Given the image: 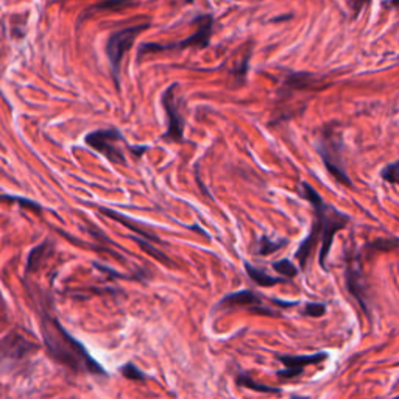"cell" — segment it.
Segmentation results:
<instances>
[{
  "label": "cell",
  "mask_w": 399,
  "mask_h": 399,
  "mask_svg": "<svg viewBox=\"0 0 399 399\" xmlns=\"http://www.w3.org/2000/svg\"><path fill=\"white\" fill-rule=\"evenodd\" d=\"M287 19H292V14H284V16L275 18V19H272V20H273V22H280V20H287Z\"/></svg>",
  "instance_id": "obj_28"
},
{
  "label": "cell",
  "mask_w": 399,
  "mask_h": 399,
  "mask_svg": "<svg viewBox=\"0 0 399 399\" xmlns=\"http://www.w3.org/2000/svg\"><path fill=\"white\" fill-rule=\"evenodd\" d=\"M393 399H398V398H393Z\"/></svg>",
  "instance_id": "obj_29"
},
{
  "label": "cell",
  "mask_w": 399,
  "mask_h": 399,
  "mask_svg": "<svg viewBox=\"0 0 399 399\" xmlns=\"http://www.w3.org/2000/svg\"><path fill=\"white\" fill-rule=\"evenodd\" d=\"M136 2H117V0H112V2H103V4H96L89 6L83 11V14L78 19V25H80L84 19L88 16H91L94 11H120V10H126V8H131V6H136Z\"/></svg>",
  "instance_id": "obj_17"
},
{
  "label": "cell",
  "mask_w": 399,
  "mask_h": 399,
  "mask_svg": "<svg viewBox=\"0 0 399 399\" xmlns=\"http://www.w3.org/2000/svg\"><path fill=\"white\" fill-rule=\"evenodd\" d=\"M147 28H150L148 22L120 28V30L111 33L108 41H106V56H108L111 75L117 89L120 88V70H122L124 56L133 47L139 34L145 32Z\"/></svg>",
  "instance_id": "obj_5"
},
{
  "label": "cell",
  "mask_w": 399,
  "mask_h": 399,
  "mask_svg": "<svg viewBox=\"0 0 399 399\" xmlns=\"http://www.w3.org/2000/svg\"><path fill=\"white\" fill-rule=\"evenodd\" d=\"M194 24L197 25L195 33H192L189 38L183 39L180 42H170V44H159V42H144L138 47V56L136 60L140 61L142 56L148 53H159V52H169V50H186L189 47L197 48H206L211 44V37L214 32V16L211 13L198 14L194 19Z\"/></svg>",
  "instance_id": "obj_4"
},
{
  "label": "cell",
  "mask_w": 399,
  "mask_h": 399,
  "mask_svg": "<svg viewBox=\"0 0 399 399\" xmlns=\"http://www.w3.org/2000/svg\"><path fill=\"white\" fill-rule=\"evenodd\" d=\"M236 384L239 387H244V388H249V390H254V391H259V393H275V395H280L281 390L280 388H273V387H268V386H263V384H258L256 382L251 376L249 374H239L236 376Z\"/></svg>",
  "instance_id": "obj_19"
},
{
  "label": "cell",
  "mask_w": 399,
  "mask_h": 399,
  "mask_svg": "<svg viewBox=\"0 0 399 399\" xmlns=\"http://www.w3.org/2000/svg\"><path fill=\"white\" fill-rule=\"evenodd\" d=\"M320 240V230H318V225L317 222H313L312 223V228H310V231L308 234V237H306L303 242H301V245L298 247V251H296V259L299 262V268L304 270L308 268V263L310 261V256H312V251H313V248H315L317 245V242Z\"/></svg>",
  "instance_id": "obj_13"
},
{
  "label": "cell",
  "mask_w": 399,
  "mask_h": 399,
  "mask_svg": "<svg viewBox=\"0 0 399 399\" xmlns=\"http://www.w3.org/2000/svg\"><path fill=\"white\" fill-rule=\"evenodd\" d=\"M249 58H251V50H249V52H247V55L244 56V60H242V61H240V66H237L236 69H234V70H233L234 77H242V78H245V77H247Z\"/></svg>",
  "instance_id": "obj_26"
},
{
  "label": "cell",
  "mask_w": 399,
  "mask_h": 399,
  "mask_svg": "<svg viewBox=\"0 0 399 399\" xmlns=\"http://www.w3.org/2000/svg\"><path fill=\"white\" fill-rule=\"evenodd\" d=\"M53 251V245L50 240H44L41 245L34 247L30 254H28L27 259V273L30 272H37V270L41 267V263L44 262L50 254Z\"/></svg>",
  "instance_id": "obj_16"
},
{
  "label": "cell",
  "mask_w": 399,
  "mask_h": 399,
  "mask_svg": "<svg viewBox=\"0 0 399 399\" xmlns=\"http://www.w3.org/2000/svg\"><path fill=\"white\" fill-rule=\"evenodd\" d=\"M398 166H399L398 161H395V162H391V164H388V166L384 167L382 172H381L382 180L390 183L391 186H396V184H398Z\"/></svg>",
  "instance_id": "obj_23"
},
{
  "label": "cell",
  "mask_w": 399,
  "mask_h": 399,
  "mask_svg": "<svg viewBox=\"0 0 399 399\" xmlns=\"http://www.w3.org/2000/svg\"><path fill=\"white\" fill-rule=\"evenodd\" d=\"M301 195L308 200L312 204L313 211H315V222L320 230V242H322V245H320L318 262L320 267H322L325 272H327V258H329L331 248L334 244V236H336L339 231L344 230L351 218L337 208H334L332 204L326 203L322 195H320L309 183H301Z\"/></svg>",
  "instance_id": "obj_2"
},
{
  "label": "cell",
  "mask_w": 399,
  "mask_h": 399,
  "mask_svg": "<svg viewBox=\"0 0 399 399\" xmlns=\"http://www.w3.org/2000/svg\"><path fill=\"white\" fill-rule=\"evenodd\" d=\"M41 332L50 358L75 373L105 374L102 365L92 359L80 341L64 329L63 325L46 310L41 312Z\"/></svg>",
  "instance_id": "obj_1"
},
{
  "label": "cell",
  "mask_w": 399,
  "mask_h": 399,
  "mask_svg": "<svg viewBox=\"0 0 399 399\" xmlns=\"http://www.w3.org/2000/svg\"><path fill=\"white\" fill-rule=\"evenodd\" d=\"M120 373H122L126 379H130V381H145V374L142 373L140 369L131 362L120 368Z\"/></svg>",
  "instance_id": "obj_22"
},
{
  "label": "cell",
  "mask_w": 399,
  "mask_h": 399,
  "mask_svg": "<svg viewBox=\"0 0 399 399\" xmlns=\"http://www.w3.org/2000/svg\"><path fill=\"white\" fill-rule=\"evenodd\" d=\"M317 152L322 158L325 167L327 169V172L331 174L334 180H337V183L344 184L345 188H353L354 184L351 181V178L348 175L345 156H344V138H341L340 128L336 124H326L322 128V133L315 142Z\"/></svg>",
  "instance_id": "obj_3"
},
{
  "label": "cell",
  "mask_w": 399,
  "mask_h": 399,
  "mask_svg": "<svg viewBox=\"0 0 399 399\" xmlns=\"http://www.w3.org/2000/svg\"><path fill=\"white\" fill-rule=\"evenodd\" d=\"M34 349H37V345H34L33 341L27 340L16 332H11L0 340V355H2V358L20 359L24 358L25 354L34 351Z\"/></svg>",
  "instance_id": "obj_11"
},
{
  "label": "cell",
  "mask_w": 399,
  "mask_h": 399,
  "mask_svg": "<svg viewBox=\"0 0 399 399\" xmlns=\"http://www.w3.org/2000/svg\"><path fill=\"white\" fill-rule=\"evenodd\" d=\"M270 304L276 306V308H281V309H289V308H295L298 306V301H282L280 298H270Z\"/></svg>",
  "instance_id": "obj_27"
},
{
  "label": "cell",
  "mask_w": 399,
  "mask_h": 399,
  "mask_svg": "<svg viewBox=\"0 0 399 399\" xmlns=\"http://www.w3.org/2000/svg\"><path fill=\"white\" fill-rule=\"evenodd\" d=\"M272 267L277 275L282 276V280H294V277L298 276L299 273V268L295 266L294 262L289 261V259H280L272 263Z\"/></svg>",
  "instance_id": "obj_20"
},
{
  "label": "cell",
  "mask_w": 399,
  "mask_h": 399,
  "mask_svg": "<svg viewBox=\"0 0 399 399\" xmlns=\"http://www.w3.org/2000/svg\"><path fill=\"white\" fill-rule=\"evenodd\" d=\"M161 103L167 116V131L162 134L161 139L180 144L184 140V126H186V117L183 114L184 102L180 94V83H172L162 92Z\"/></svg>",
  "instance_id": "obj_7"
},
{
  "label": "cell",
  "mask_w": 399,
  "mask_h": 399,
  "mask_svg": "<svg viewBox=\"0 0 399 399\" xmlns=\"http://www.w3.org/2000/svg\"><path fill=\"white\" fill-rule=\"evenodd\" d=\"M267 301L268 298L259 295L258 292H254L251 289H245L223 296L217 303L216 309H245L248 312L262 313V315H268V317L280 315L276 309L270 308Z\"/></svg>",
  "instance_id": "obj_9"
},
{
  "label": "cell",
  "mask_w": 399,
  "mask_h": 399,
  "mask_svg": "<svg viewBox=\"0 0 399 399\" xmlns=\"http://www.w3.org/2000/svg\"><path fill=\"white\" fill-rule=\"evenodd\" d=\"M100 214H103V216L106 217H110L112 220H117L119 223H122L124 226H126L128 230H130L133 234H134V237H139L142 240H145V242H150V244H158V245H162V240L156 236V234L153 233H150L147 231L145 228H142L140 225H138L134 220H131L130 217H126L124 216V214H120L117 211H112V209H108V208H100Z\"/></svg>",
  "instance_id": "obj_12"
},
{
  "label": "cell",
  "mask_w": 399,
  "mask_h": 399,
  "mask_svg": "<svg viewBox=\"0 0 399 399\" xmlns=\"http://www.w3.org/2000/svg\"><path fill=\"white\" fill-rule=\"evenodd\" d=\"M325 312H326V304L323 303H306L304 310H303L304 315L312 317V318L323 317Z\"/></svg>",
  "instance_id": "obj_24"
},
{
  "label": "cell",
  "mask_w": 399,
  "mask_h": 399,
  "mask_svg": "<svg viewBox=\"0 0 399 399\" xmlns=\"http://www.w3.org/2000/svg\"><path fill=\"white\" fill-rule=\"evenodd\" d=\"M323 89V84L320 78L313 74H289L286 77V83L282 84L281 91L284 89Z\"/></svg>",
  "instance_id": "obj_14"
},
{
  "label": "cell",
  "mask_w": 399,
  "mask_h": 399,
  "mask_svg": "<svg viewBox=\"0 0 399 399\" xmlns=\"http://www.w3.org/2000/svg\"><path fill=\"white\" fill-rule=\"evenodd\" d=\"M327 359L326 353H317L309 355H277V360L282 363V369L276 373L281 381H292L304 372L306 367L317 365Z\"/></svg>",
  "instance_id": "obj_10"
},
{
  "label": "cell",
  "mask_w": 399,
  "mask_h": 399,
  "mask_svg": "<svg viewBox=\"0 0 399 399\" xmlns=\"http://www.w3.org/2000/svg\"><path fill=\"white\" fill-rule=\"evenodd\" d=\"M345 281L349 294H351V296L359 303L363 313H365L367 317H369L368 284L365 281V275H363L362 270L360 251H348Z\"/></svg>",
  "instance_id": "obj_8"
},
{
  "label": "cell",
  "mask_w": 399,
  "mask_h": 399,
  "mask_svg": "<svg viewBox=\"0 0 399 399\" xmlns=\"http://www.w3.org/2000/svg\"><path fill=\"white\" fill-rule=\"evenodd\" d=\"M84 142L94 148L97 153L105 156L111 164H119V166H125L126 156L124 153V147H130L126 144L125 136L116 126L105 128V130H96L89 133Z\"/></svg>",
  "instance_id": "obj_6"
},
{
  "label": "cell",
  "mask_w": 399,
  "mask_h": 399,
  "mask_svg": "<svg viewBox=\"0 0 399 399\" xmlns=\"http://www.w3.org/2000/svg\"><path fill=\"white\" fill-rule=\"evenodd\" d=\"M398 247V239L396 237H381L376 239L374 242H369L367 245L368 249H377V251H391V249H396Z\"/></svg>",
  "instance_id": "obj_21"
},
{
  "label": "cell",
  "mask_w": 399,
  "mask_h": 399,
  "mask_svg": "<svg viewBox=\"0 0 399 399\" xmlns=\"http://www.w3.org/2000/svg\"><path fill=\"white\" fill-rule=\"evenodd\" d=\"M244 268H245V272H247L249 280H251L256 284V286H259V287H273V286H277V284L287 282L286 280H282V277H276V276L268 275V273L263 272V270L254 267L248 262L244 263Z\"/></svg>",
  "instance_id": "obj_15"
},
{
  "label": "cell",
  "mask_w": 399,
  "mask_h": 399,
  "mask_svg": "<svg viewBox=\"0 0 399 399\" xmlns=\"http://www.w3.org/2000/svg\"><path fill=\"white\" fill-rule=\"evenodd\" d=\"M289 245V240L286 237L280 239H270L268 236H262L259 239L258 248H256V254L259 256H270L276 251H280L284 247Z\"/></svg>",
  "instance_id": "obj_18"
},
{
  "label": "cell",
  "mask_w": 399,
  "mask_h": 399,
  "mask_svg": "<svg viewBox=\"0 0 399 399\" xmlns=\"http://www.w3.org/2000/svg\"><path fill=\"white\" fill-rule=\"evenodd\" d=\"M0 200H4V202H13V203H18L22 206V208H30L34 211H41V204L32 202V200L28 198H20V197H13V195H0Z\"/></svg>",
  "instance_id": "obj_25"
}]
</instances>
